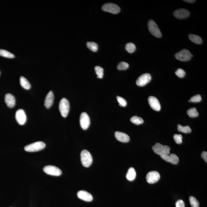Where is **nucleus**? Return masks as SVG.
<instances>
[{"instance_id":"1","label":"nucleus","mask_w":207,"mask_h":207,"mask_svg":"<svg viewBox=\"0 0 207 207\" xmlns=\"http://www.w3.org/2000/svg\"><path fill=\"white\" fill-rule=\"evenodd\" d=\"M81 163L84 167H89L92 164V156L90 152L87 150H84L81 152Z\"/></svg>"},{"instance_id":"2","label":"nucleus","mask_w":207,"mask_h":207,"mask_svg":"<svg viewBox=\"0 0 207 207\" xmlns=\"http://www.w3.org/2000/svg\"><path fill=\"white\" fill-rule=\"evenodd\" d=\"M45 147V144L44 142L39 141L26 146L24 147V149L28 152H36L43 150Z\"/></svg>"},{"instance_id":"3","label":"nucleus","mask_w":207,"mask_h":207,"mask_svg":"<svg viewBox=\"0 0 207 207\" xmlns=\"http://www.w3.org/2000/svg\"><path fill=\"white\" fill-rule=\"evenodd\" d=\"M59 108L62 116L64 118L67 117L70 108L68 101L66 98H62L59 103Z\"/></svg>"},{"instance_id":"4","label":"nucleus","mask_w":207,"mask_h":207,"mask_svg":"<svg viewBox=\"0 0 207 207\" xmlns=\"http://www.w3.org/2000/svg\"><path fill=\"white\" fill-rule=\"evenodd\" d=\"M193 57V55H191V52L187 49H183L176 53L175 55L176 59L182 62L189 61Z\"/></svg>"},{"instance_id":"5","label":"nucleus","mask_w":207,"mask_h":207,"mask_svg":"<svg viewBox=\"0 0 207 207\" xmlns=\"http://www.w3.org/2000/svg\"><path fill=\"white\" fill-rule=\"evenodd\" d=\"M148 26L149 31L153 35L157 38H160L162 37V34L160 30L155 21H154L153 20H149Z\"/></svg>"},{"instance_id":"6","label":"nucleus","mask_w":207,"mask_h":207,"mask_svg":"<svg viewBox=\"0 0 207 207\" xmlns=\"http://www.w3.org/2000/svg\"><path fill=\"white\" fill-rule=\"evenodd\" d=\"M44 172L49 175L60 176L62 174V171L58 168L52 165H47L43 169Z\"/></svg>"},{"instance_id":"7","label":"nucleus","mask_w":207,"mask_h":207,"mask_svg":"<svg viewBox=\"0 0 207 207\" xmlns=\"http://www.w3.org/2000/svg\"><path fill=\"white\" fill-rule=\"evenodd\" d=\"M102 9L103 11L113 14H117L119 13L120 11L119 7L113 3H107L104 5L102 7Z\"/></svg>"},{"instance_id":"8","label":"nucleus","mask_w":207,"mask_h":207,"mask_svg":"<svg viewBox=\"0 0 207 207\" xmlns=\"http://www.w3.org/2000/svg\"><path fill=\"white\" fill-rule=\"evenodd\" d=\"M80 124L83 129L86 130L89 128L90 124V120L87 113L83 112L80 117Z\"/></svg>"},{"instance_id":"9","label":"nucleus","mask_w":207,"mask_h":207,"mask_svg":"<svg viewBox=\"0 0 207 207\" xmlns=\"http://www.w3.org/2000/svg\"><path fill=\"white\" fill-rule=\"evenodd\" d=\"M160 175L157 171H150L148 173L146 176L147 182L150 184L157 183L160 179Z\"/></svg>"},{"instance_id":"10","label":"nucleus","mask_w":207,"mask_h":207,"mask_svg":"<svg viewBox=\"0 0 207 207\" xmlns=\"http://www.w3.org/2000/svg\"><path fill=\"white\" fill-rule=\"evenodd\" d=\"M151 79V76L150 74L145 73L138 78L136 81V84L138 86H143L150 82Z\"/></svg>"},{"instance_id":"11","label":"nucleus","mask_w":207,"mask_h":207,"mask_svg":"<svg viewBox=\"0 0 207 207\" xmlns=\"http://www.w3.org/2000/svg\"><path fill=\"white\" fill-rule=\"evenodd\" d=\"M16 118L17 122L20 125H24L26 123L27 117L24 110L19 109L16 111Z\"/></svg>"},{"instance_id":"12","label":"nucleus","mask_w":207,"mask_h":207,"mask_svg":"<svg viewBox=\"0 0 207 207\" xmlns=\"http://www.w3.org/2000/svg\"><path fill=\"white\" fill-rule=\"evenodd\" d=\"M174 15L178 19H183L188 18L189 16L190 13L187 10L184 8H179L174 11Z\"/></svg>"},{"instance_id":"13","label":"nucleus","mask_w":207,"mask_h":207,"mask_svg":"<svg viewBox=\"0 0 207 207\" xmlns=\"http://www.w3.org/2000/svg\"><path fill=\"white\" fill-rule=\"evenodd\" d=\"M149 105L155 111H159L161 109V105L159 101L157 98L154 96H151L148 98Z\"/></svg>"},{"instance_id":"14","label":"nucleus","mask_w":207,"mask_h":207,"mask_svg":"<svg viewBox=\"0 0 207 207\" xmlns=\"http://www.w3.org/2000/svg\"><path fill=\"white\" fill-rule=\"evenodd\" d=\"M77 196L79 199L87 202L93 201V197L90 193L84 190L79 191L77 193Z\"/></svg>"},{"instance_id":"15","label":"nucleus","mask_w":207,"mask_h":207,"mask_svg":"<svg viewBox=\"0 0 207 207\" xmlns=\"http://www.w3.org/2000/svg\"><path fill=\"white\" fill-rule=\"evenodd\" d=\"M5 101L8 107L13 108L14 107L16 104V99L13 95L9 94H7L5 96Z\"/></svg>"},{"instance_id":"16","label":"nucleus","mask_w":207,"mask_h":207,"mask_svg":"<svg viewBox=\"0 0 207 207\" xmlns=\"http://www.w3.org/2000/svg\"><path fill=\"white\" fill-rule=\"evenodd\" d=\"M115 135L117 139L119 141L127 143L130 141L129 136L123 132L117 131L115 132Z\"/></svg>"},{"instance_id":"17","label":"nucleus","mask_w":207,"mask_h":207,"mask_svg":"<svg viewBox=\"0 0 207 207\" xmlns=\"http://www.w3.org/2000/svg\"><path fill=\"white\" fill-rule=\"evenodd\" d=\"M54 99V96L53 92L50 91L46 97L45 101V106L47 109L51 107L53 104Z\"/></svg>"},{"instance_id":"18","label":"nucleus","mask_w":207,"mask_h":207,"mask_svg":"<svg viewBox=\"0 0 207 207\" xmlns=\"http://www.w3.org/2000/svg\"><path fill=\"white\" fill-rule=\"evenodd\" d=\"M152 150L155 154L160 155L164 153V145L159 143H156L153 146Z\"/></svg>"},{"instance_id":"19","label":"nucleus","mask_w":207,"mask_h":207,"mask_svg":"<svg viewBox=\"0 0 207 207\" xmlns=\"http://www.w3.org/2000/svg\"><path fill=\"white\" fill-rule=\"evenodd\" d=\"M136 173L134 168L131 167L129 169L126 175L127 179L130 181H132L135 179Z\"/></svg>"},{"instance_id":"20","label":"nucleus","mask_w":207,"mask_h":207,"mask_svg":"<svg viewBox=\"0 0 207 207\" xmlns=\"http://www.w3.org/2000/svg\"><path fill=\"white\" fill-rule=\"evenodd\" d=\"M20 85L24 89L28 90L31 88V84L28 80L23 76L20 77Z\"/></svg>"},{"instance_id":"21","label":"nucleus","mask_w":207,"mask_h":207,"mask_svg":"<svg viewBox=\"0 0 207 207\" xmlns=\"http://www.w3.org/2000/svg\"><path fill=\"white\" fill-rule=\"evenodd\" d=\"M189 40L191 42L197 44H201L202 43V40L201 37L197 35L189 34Z\"/></svg>"},{"instance_id":"22","label":"nucleus","mask_w":207,"mask_h":207,"mask_svg":"<svg viewBox=\"0 0 207 207\" xmlns=\"http://www.w3.org/2000/svg\"><path fill=\"white\" fill-rule=\"evenodd\" d=\"M0 56L9 58H13L15 57L13 53L3 49H0Z\"/></svg>"},{"instance_id":"23","label":"nucleus","mask_w":207,"mask_h":207,"mask_svg":"<svg viewBox=\"0 0 207 207\" xmlns=\"http://www.w3.org/2000/svg\"><path fill=\"white\" fill-rule=\"evenodd\" d=\"M187 114L191 118H196L199 115L196 109L195 108H192L188 110L187 111Z\"/></svg>"},{"instance_id":"24","label":"nucleus","mask_w":207,"mask_h":207,"mask_svg":"<svg viewBox=\"0 0 207 207\" xmlns=\"http://www.w3.org/2000/svg\"><path fill=\"white\" fill-rule=\"evenodd\" d=\"M178 130L179 132H181L184 133H189L191 132V129L189 126L183 127L181 125H178Z\"/></svg>"},{"instance_id":"25","label":"nucleus","mask_w":207,"mask_h":207,"mask_svg":"<svg viewBox=\"0 0 207 207\" xmlns=\"http://www.w3.org/2000/svg\"><path fill=\"white\" fill-rule=\"evenodd\" d=\"M130 121H131L132 123L137 125L141 124L144 122L143 119L142 118L137 116L132 117L130 119Z\"/></svg>"},{"instance_id":"26","label":"nucleus","mask_w":207,"mask_h":207,"mask_svg":"<svg viewBox=\"0 0 207 207\" xmlns=\"http://www.w3.org/2000/svg\"><path fill=\"white\" fill-rule=\"evenodd\" d=\"M88 48L92 51L96 52L98 50V44L94 42H88L87 43Z\"/></svg>"},{"instance_id":"27","label":"nucleus","mask_w":207,"mask_h":207,"mask_svg":"<svg viewBox=\"0 0 207 207\" xmlns=\"http://www.w3.org/2000/svg\"><path fill=\"white\" fill-rule=\"evenodd\" d=\"M95 70L97 75V78H102L104 75V69L102 68L99 66H96L95 67Z\"/></svg>"},{"instance_id":"28","label":"nucleus","mask_w":207,"mask_h":207,"mask_svg":"<svg viewBox=\"0 0 207 207\" xmlns=\"http://www.w3.org/2000/svg\"><path fill=\"white\" fill-rule=\"evenodd\" d=\"M125 49L129 53H133L136 50V47L134 43H129L126 44Z\"/></svg>"},{"instance_id":"29","label":"nucleus","mask_w":207,"mask_h":207,"mask_svg":"<svg viewBox=\"0 0 207 207\" xmlns=\"http://www.w3.org/2000/svg\"><path fill=\"white\" fill-rule=\"evenodd\" d=\"M169 155H170V160L169 162L174 164H176L179 163V159L177 155L174 154H171Z\"/></svg>"},{"instance_id":"30","label":"nucleus","mask_w":207,"mask_h":207,"mask_svg":"<svg viewBox=\"0 0 207 207\" xmlns=\"http://www.w3.org/2000/svg\"><path fill=\"white\" fill-rule=\"evenodd\" d=\"M189 200L190 204L192 207H199V203L194 197H190Z\"/></svg>"},{"instance_id":"31","label":"nucleus","mask_w":207,"mask_h":207,"mask_svg":"<svg viewBox=\"0 0 207 207\" xmlns=\"http://www.w3.org/2000/svg\"><path fill=\"white\" fill-rule=\"evenodd\" d=\"M129 67V64L125 62H120L118 66V69L120 70H124L127 69Z\"/></svg>"},{"instance_id":"32","label":"nucleus","mask_w":207,"mask_h":207,"mask_svg":"<svg viewBox=\"0 0 207 207\" xmlns=\"http://www.w3.org/2000/svg\"><path fill=\"white\" fill-rule=\"evenodd\" d=\"M117 100L119 103V106L122 107H125L127 106V102L126 100L121 97L117 96Z\"/></svg>"},{"instance_id":"33","label":"nucleus","mask_w":207,"mask_h":207,"mask_svg":"<svg viewBox=\"0 0 207 207\" xmlns=\"http://www.w3.org/2000/svg\"><path fill=\"white\" fill-rule=\"evenodd\" d=\"M174 139L176 144H181L182 143L183 137L181 134H175L174 135Z\"/></svg>"},{"instance_id":"34","label":"nucleus","mask_w":207,"mask_h":207,"mask_svg":"<svg viewBox=\"0 0 207 207\" xmlns=\"http://www.w3.org/2000/svg\"><path fill=\"white\" fill-rule=\"evenodd\" d=\"M202 98L201 95L199 94L196 95L192 97L191 98V102L197 103H199L201 101Z\"/></svg>"},{"instance_id":"35","label":"nucleus","mask_w":207,"mask_h":207,"mask_svg":"<svg viewBox=\"0 0 207 207\" xmlns=\"http://www.w3.org/2000/svg\"><path fill=\"white\" fill-rule=\"evenodd\" d=\"M175 74L178 77L180 78H183L184 77L186 74V73L184 70L182 69H179L175 72Z\"/></svg>"},{"instance_id":"36","label":"nucleus","mask_w":207,"mask_h":207,"mask_svg":"<svg viewBox=\"0 0 207 207\" xmlns=\"http://www.w3.org/2000/svg\"><path fill=\"white\" fill-rule=\"evenodd\" d=\"M162 159L168 162H169L170 160V155L169 154H162L160 155Z\"/></svg>"},{"instance_id":"37","label":"nucleus","mask_w":207,"mask_h":207,"mask_svg":"<svg viewBox=\"0 0 207 207\" xmlns=\"http://www.w3.org/2000/svg\"><path fill=\"white\" fill-rule=\"evenodd\" d=\"M176 207H185L184 201L181 199L178 200L176 203Z\"/></svg>"},{"instance_id":"38","label":"nucleus","mask_w":207,"mask_h":207,"mask_svg":"<svg viewBox=\"0 0 207 207\" xmlns=\"http://www.w3.org/2000/svg\"><path fill=\"white\" fill-rule=\"evenodd\" d=\"M201 157L204 159L207 163V152H206L204 151L201 154Z\"/></svg>"},{"instance_id":"39","label":"nucleus","mask_w":207,"mask_h":207,"mask_svg":"<svg viewBox=\"0 0 207 207\" xmlns=\"http://www.w3.org/2000/svg\"><path fill=\"white\" fill-rule=\"evenodd\" d=\"M184 2H186L188 3H194L195 2V1L194 0H184Z\"/></svg>"},{"instance_id":"40","label":"nucleus","mask_w":207,"mask_h":207,"mask_svg":"<svg viewBox=\"0 0 207 207\" xmlns=\"http://www.w3.org/2000/svg\"><path fill=\"white\" fill-rule=\"evenodd\" d=\"M189 101V102H191L190 100H189V101Z\"/></svg>"},{"instance_id":"41","label":"nucleus","mask_w":207,"mask_h":207,"mask_svg":"<svg viewBox=\"0 0 207 207\" xmlns=\"http://www.w3.org/2000/svg\"><path fill=\"white\" fill-rule=\"evenodd\" d=\"M0 74H1V72H0Z\"/></svg>"}]
</instances>
